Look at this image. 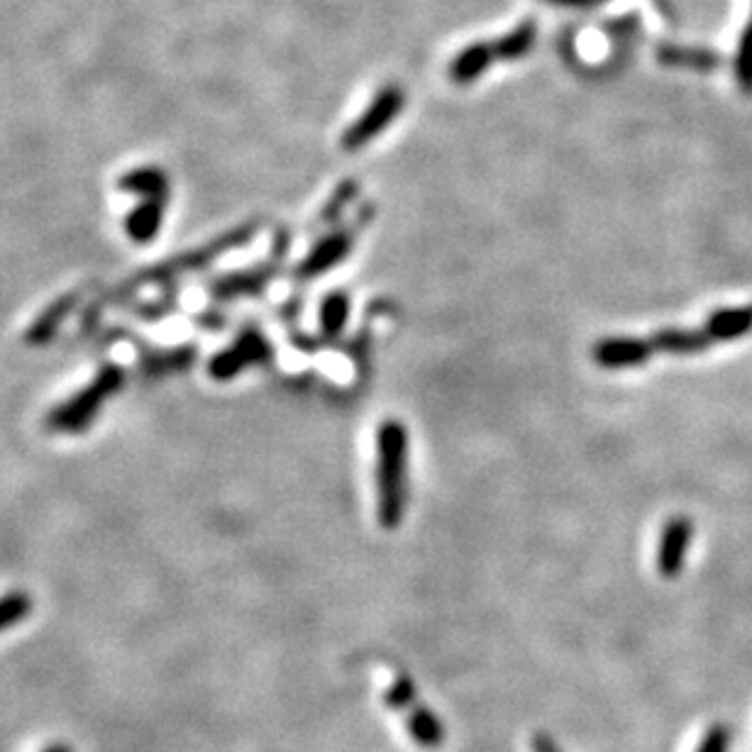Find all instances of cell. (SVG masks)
<instances>
[{"label":"cell","mask_w":752,"mask_h":752,"mask_svg":"<svg viewBox=\"0 0 752 752\" xmlns=\"http://www.w3.org/2000/svg\"><path fill=\"white\" fill-rule=\"evenodd\" d=\"M256 233H260V223H256V221L245 223L240 227H233L230 233L217 235L215 240L205 242L203 247H196V250L176 254V256H172V260H166L162 264H154V266H150V270H142L140 274H135L130 281H125L123 286H117L115 291L101 296V299H98L91 305V309L84 313L82 330H86V333L93 330L96 323H98V315H101L103 309H108V305L125 303L127 296L137 293L140 289H145V286L172 284V281L179 279V276L201 272V270H205V266H211L217 260V256H223L227 252L240 250V247L250 245L254 240Z\"/></svg>","instance_id":"1"},{"label":"cell","mask_w":752,"mask_h":752,"mask_svg":"<svg viewBox=\"0 0 752 752\" xmlns=\"http://www.w3.org/2000/svg\"><path fill=\"white\" fill-rule=\"evenodd\" d=\"M409 506V433L401 421H384L376 430V518L381 528H399Z\"/></svg>","instance_id":"2"},{"label":"cell","mask_w":752,"mask_h":752,"mask_svg":"<svg viewBox=\"0 0 752 752\" xmlns=\"http://www.w3.org/2000/svg\"><path fill=\"white\" fill-rule=\"evenodd\" d=\"M127 381V374L117 364H105L98 369L93 381L84 386L82 391H76L72 399L59 403L57 409L47 415V428L52 433L76 435L84 433L93 425L103 405L113 399V396L123 389Z\"/></svg>","instance_id":"3"},{"label":"cell","mask_w":752,"mask_h":752,"mask_svg":"<svg viewBox=\"0 0 752 752\" xmlns=\"http://www.w3.org/2000/svg\"><path fill=\"white\" fill-rule=\"evenodd\" d=\"M289 250H291V233L279 230L274 237L272 252L264 262L254 264V266H247V270H237L230 274L215 276V279H211L205 286L208 296H211L213 301L223 303V301L250 299V296L264 293L266 289H270L276 276L281 274L286 256H289Z\"/></svg>","instance_id":"4"},{"label":"cell","mask_w":752,"mask_h":752,"mask_svg":"<svg viewBox=\"0 0 752 752\" xmlns=\"http://www.w3.org/2000/svg\"><path fill=\"white\" fill-rule=\"evenodd\" d=\"M372 217H374V208L364 205L350 225H342V227H338V230H333L325 237H321V240L311 247V252L305 254L299 264H296L293 279L299 284L301 281L309 284V281L318 279L321 274L330 272L338 264H342L350 256V252L354 250L358 235L369 225Z\"/></svg>","instance_id":"5"},{"label":"cell","mask_w":752,"mask_h":752,"mask_svg":"<svg viewBox=\"0 0 752 752\" xmlns=\"http://www.w3.org/2000/svg\"><path fill=\"white\" fill-rule=\"evenodd\" d=\"M274 360V348L266 335L256 328V325H245L237 333L230 348L215 352L211 362H208V374L215 381H233L237 374H242L250 367H260V364H270Z\"/></svg>","instance_id":"6"},{"label":"cell","mask_w":752,"mask_h":752,"mask_svg":"<svg viewBox=\"0 0 752 752\" xmlns=\"http://www.w3.org/2000/svg\"><path fill=\"white\" fill-rule=\"evenodd\" d=\"M405 93L401 86H386L374 96L367 111H364L358 121H354L342 135V150L344 152H360L367 147L374 137H379L386 127L393 123V117L403 111Z\"/></svg>","instance_id":"7"},{"label":"cell","mask_w":752,"mask_h":752,"mask_svg":"<svg viewBox=\"0 0 752 752\" xmlns=\"http://www.w3.org/2000/svg\"><path fill=\"white\" fill-rule=\"evenodd\" d=\"M650 340L642 338H603L593 344L591 358L603 369L642 367L652 358Z\"/></svg>","instance_id":"8"},{"label":"cell","mask_w":752,"mask_h":752,"mask_svg":"<svg viewBox=\"0 0 752 752\" xmlns=\"http://www.w3.org/2000/svg\"><path fill=\"white\" fill-rule=\"evenodd\" d=\"M691 538H694V523L685 516H675L665 523L660 538V552H657V569L665 579L679 577L681 564L687 557V548Z\"/></svg>","instance_id":"9"},{"label":"cell","mask_w":752,"mask_h":752,"mask_svg":"<svg viewBox=\"0 0 752 752\" xmlns=\"http://www.w3.org/2000/svg\"><path fill=\"white\" fill-rule=\"evenodd\" d=\"M78 301H82V291H72L59 296L57 301H52L47 309L37 315L33 325L25 330V342L29 348H45V344L52 342L57 338V333L62 330V325L66 323L68 315L76 311Z\"/></svg>","instance_id":"10"},{"label":"cell","mask_w":752,"mask_h":752,"mask_svg":"<svg viewBox=\"0 0 752 752\" xmlns=\"http://www.w3.org/2000/svg\"><path fill=\"white\" fill-rule=\"evenodd\" d=\"M170 196L142 198L125 217V233L135 245H150L162 230Z\"/></svg>","instance_id":"11"},{"label":"cell","mask_w":752,"mask_h":752,"mask_svg":"<svg viewBox=\"0 0 752 752\" xmlns=\"http://www.w3.org/2000/svg\"><path fill=\"white\" fill-rule=\"evenodd\" d=\"M196 358H198L196 344H179V348H172V350H152L142 354L137 369H140V374L147 376V379H160V376H170V374L188 369L196 362Z\"/></svg>","instance_id":"12"},{"label":"cell","mask_w":752,"mask_h":752,"mask_svg":"<svg viewBox=\"0 0 752 752\" xmlns=\"http://www.w3.org/2000/svg\"><path fill=\"white\" fill-rule=\"evenodd\" d=\"M493 59H497V54H493L491 42H474L469 47H464L462 52L452 59L450 78L460 86L477 82V78L487 74V68L493 64Z\"/></svg>","instance_id":"13"},{"label":"cell","mask_w":752,"mask_h":752,"mask_svg":"<svg viewBox=\"0 0 752 752\" xmlns=\"http://www.w3.org/2000/svg\"><path fill=\"white\" fill-rule=\"evenodd\" d=\"M752 330V305H738V309H720L706 318L704 333L714 342H730L743 338Z\"/></svg>","instance_id":"14"},{"label":"cell","mask_w":752,"mask_h":752,"mask_svg":"<svg viewBox=\"0 0 752 752\" xmlns=\"http://www.w3.org/2000/svg\"><path fill=\"white\" fill-rule=\"evenodd\" d=\"M650 344L655 352L665 354H699L709 350L714 340L704 330H681V328H665L650 335Z\"/></svg>","instance_id":"15"},{"label":"cell","mask_w":752,"mask_h":752,"mask_svg":"<svg viewBox=\"0 0 752 752\" xmlns=\"http://www.w3.org/2000/svg\"><path fill=\"white\" fill-rule=\"evenodd\" d=\"M117 188L140 198L170 196V174L160 170V166H137V170L121 176Z\"/></svg>","instance_id":"16"},{"label":"cell","mask_w":752,"mask_h":752,"mask_svg":"<svg viewBox=\"0 0 752 752\" xmlns=\"http://www.w3.org/2000/svg\"><path fill=\"white\" fill-rule=\"evenodd\" d=\"M350 293L348 291H330L321 303V340H338L348 328L350 318Z\"/></svg>","instance_id":"17"},{"label":"cell","mask_w":752,"mask_h":752,"mask_svg":"<svg viewBox=\"0 0 752 752\" xmlns=\"http://www.w3.org/2000/svg\"><path fill=\"white\" fill-rule=\"evenodd\" d=\"M536 39H538V23H532V20H523V23L513 27L509 35H503L501 39H497V42H491L493 54H497L499 62H516V59L530 54V49L536 47Z\"/></svg>","instance_id":"18"},{"label":"cell","mask_w":752,"mask_h":752,"mask_svg":"<svg viewBox=\"0 0 752 752\" xmlns=\"http://www.w3.org/2000/svg\"><path fill=\"white\" fill-rule=\"evenodd\" d=\"M660 62L667 66H681V68H694V72H714L720 64V57L716 52H711V49H701V47H675V45H665L657 52Z\"/></svg>","instance_id":"19"},{"label":"cell","mask_w":752,"mask_h":752,"mask_svg":"<svg viewBox=\"0 0 752 752\" xmlns=\"http://www.w3.org/2000/svg\"><path fill=\"white\" fill-rule=\"evenodd\" d=\"M405 724H409V734L413 736L415 743H421L423 748H438L442 743L444 738L442 724L430 709H425L421 704L411 706V714Z\"/></svg>","instance_id":"20"},{"label":"cell","mask_w":752,"mask_h":752,"mask_svg":"<svg viewBox=\"0 0 752 752\" xmlns=\"http://www.w3.org/2000/svg\"><path fill=\"white\" fill-rule=\"evenodd\" d=\"M360 196V184L354 181V179H344L338 188H335L333 196L328 198V203H325L323 211L318 213V225H333V223H338L342 213L348 211V205L354 201V198Z\"/></svg>","instance_id":"21"},{"label":"cell","mask_w":752,"mask_h":752,"mask_svg":"<svg viewBox=\"0 0 752 752\" xmlns=\"http://www.w3.org/2000/svg\"><path fill=\"white\" fill-rule=\"evenodd\" d=\"M29 611H33V599L23 591H10L5 597H0V632L25 621Z\"/></svg>","instance_id":"22"},{"label":"cell","mask_w":752,"mask_h":752,"mask_svg":"<svg viewBox=\"0 0 752 752\" xmlns=\"http://www.w3.org/2000/svg\"><path fill=\"white\" fill-rule=\"evenodd\" d=\"M736 78L745 93H752V20L740 37L738 54H736Z\"/></svg>","instance_id":"23"},{"label":"cell","mask_w":752,"mask_h":752,"mask_svg":"<svg viewBox=\"0 0 752 752\" xmlns=\"http://www.w3.org/2000/svg\"><path fill=\"white\" fill-rule=\"evenodd\" d=\"M174 311H176V291H170L166 296H162V299L145 301L133 309L137 321H145V323H160L164 318H170Z\"/></svg>","instance_id":"24"},{"label":"cell","mask_w":752,"mask_h":752,"mask_svg":"<svg viewBox=\"0 0 752 752\" xmlns=\"http://www.w3.org/2000/svg\"><path fill=\"white\" fill-rule=\"evenodd\" d=\"M386 704L391 709H411L415 706V687L409 677H399L391 685L389 694H386Z\"/></svg>","instance_id":"25"},{"label":"cell","mask_w":752,"mask_h":752,"mask_svg":"<svg viewBox=\"0 0 752 752\" xmlns=\"http://www.w3.org/2000/svg\"><path fill=\"white\" fill-rule=\"evenodd\" d=\"M697 752H728V730L726 726H714L706 734L704 743L699 745Z\"/></svg>","instance_id":"26"},{"label":"cell","mask_w":752,"mask_h":752,"mask_svg":"<svg viewBox=\"0 0 752 752\" xmlns=\"http://www.w3.org/2000/svg\"><path fill=\"white\" fill-rule=\"evenodd\" d=\"M196 323L201 325V328H223L227 321L223 313H205V315H198Z\"/></svg>","instance_id":"27"},{"label":"cell","mask_w":752,"mask_h":752,"mask_svg":"<svg viewBox=\"0 0 752 752\" xmlns=\"http://www.w3.org/2000/svg\"><path fill=\"white\" fill-rule=\"evenodd\" d=\"M548 3L552 5H560V8H577V10H587V8H593L597 3H601V0H548Z\"/></svg>","instance_id":"28"},{"label":"cell","mask_w":752,"mask_h":752,"mask_svg":"<svg viewBox=\"0 0 752 752\" xmlns=\"http://www.w3.org/2000/svg\"><path fill=\"white\" fill-rule=\"evenodd\" d=\"M532 750H536V752H560V748L552 743L548 736H536V738H532Z\"/></svg>","instance_id":"29"},{"label":"cell","mask_w":752,"mask_h":752,"mask_svg":"<svg viewBox=\"0 0 752 752\" xmlns=\"http://www.w3.org/2000/svg\"><path fill=\"white\" fill-rule=\"evenodd\" d=\"M45 752H72V748H68V745H62V743H57V745H52V748H47Z\"/></svg>","instance_id":"30"}]
</instances>
